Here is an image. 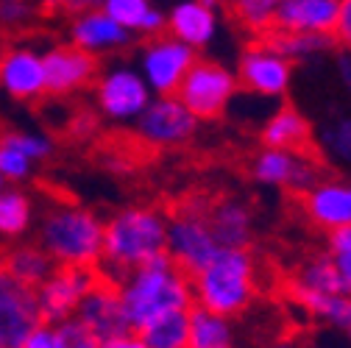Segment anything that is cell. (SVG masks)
Segmentation results:
<instances>
[{"label": "cell", "instance_id": "cell-1", "mask_svg": "<svg viewBox=\"0 0 351 348\" xmlns=\"http://www.w3.org/2000/svg\"><path fill=\"white\" fill-rule=\"evenodd\" d=\"M123 310L128 323L140 332L154 318L170 310H190L193 307V279L170 259L167 251L156 253L145 265L128 271L117 282Z\"/></svg>", "mask_w": 351, "mask_h": 348}, {"label": "cell", "instance_id": "cell-21", "mask_svg": "<svg viewBox=\"0 0 351 348\" xmlns=\"http://www.w3.org/2000/svg\"><path fill=\"white\" fill-rule=\"evenodd\" d=\"M262 42H265V45H271L276 53H282L285 59H290L293 64H295V62L318 59V56L329 53V51L337 45L335 34L290 31V28H279V25H274L271 31L262 34Z\"/></svg>", "mask_w": 351, "mask_h": 348}, {"label": "cell", "instance_id": "cell-20", "mask_svg": "<svg viewBox=\"0 0 351 348\" xmlns=\"http://www.w3.org/2000/svg\"><path fill=\"white\" fill-rule=\"evenodd\" d=\"M340 14V0H285L276 25L290 31H310V34H335Z\"/></svg>", "mask_w": 351, "mask_h": 348}, {"label": "cell", "instance_id": "cell-44", "mask_svg": "<svg viewBox=\"0 0 351 348\" xmlns=\"http://www.w3.org/2000/svg\"><path fill=\"white\" fill-rule=\"evenodd\" d=\"M45 3H64V0H45Z\"/></svg>", "mask_w": 351, "mask_h": 348}, {"label": "cell", "instance_id": "cell-38", "mask_svg": "<svg viewBox=\"0 0 351 348\" xmlns=\"http://www.w3.org/2000/svg\"><path fill=\"white\" fill-rule=\"evenodd\" d=\"M335 39L337 45L351 51V0H340V14H337V25H335Z\"/></svg>", "mask_w": 351, "mask_h": 348}, {"label": "cell", "instance_id": "cell-11", "mask_svg": "<svg viewBox=\"0 0 351 348\" xmlns=\"http://www.w3.org/2000/svg\"><path fill=\"white\" fill-rule=\"evenodd\" d=\"M39 321L36 287L0 268V348H23Z\"/></svg>", "mask_w": 351, "mask_h": 348}, {"label": "cell", "instance_id": "cell-27", "mask_svg": "<svg viewBox=\"0 0 351 348\" xmlns=\"http://www.w3.org/2000/svg\"><path fill=\"white\" fill-rule=\"evenodd\" d=\"M190 312V348H229L234 343L232 318L201 303H193Z\"/></svg>", "mask_w": 351, "mask_h": 348}, {"label": "cell", "instance_id": "cell-45", "mask_svg": "<svg viewBox=\"0 0 351 348\" xmlns=\"http://www.w3.org/2000/svg\"><path fill=\"white\" fill-rule=\"evenodd\" d=\"M0 59H3V51H0Z\"/></svg>", "mask_w": 351, "mask_h": 348}, {"label": "cell", "instance_id": "cell-41", "mask_svg": "<svg viewBox=\"0 0 351 348\" xmlns=\"http://www.w3.org/2000/svg\"><path fill=\"white\" fill-rule=\"evenodd\" d=\"M332 256H335V253H332ZM335 262H337L340 276H343V282H346V287H348V293H351V253H340V256H335Z\"/></svg>", "mask_w": 351, "mask_h": 348}, {"label": "cell", "instance_id": "cell-37", "mask_svg": "<svg viewBox=\"0 0 351 348\" xmlns=\"http://www.w3.org/2000/svg\"><path fill=\"white\" fill-rule=\"evenodd\" d=\"M23 348H62L59 345V334H56V323L39 321L34 326V332L28 334V340H25Z\"/></svg>", "mask_w": 351, "mask_h": 348}, {"label": "cell", "instance_id": "cell-17", "mask_svg": "<svg viewBox=\"0 0 351 348\" xmlns=\"http://www.w3.org/2000/svg\"><path fill=\"white\" fill-rule=\"evenodd\" d=\"M70 42L93 56H104L125 48L131 42V31L123 23H117L112 14H106L101 6L98 9L93 6L78 12L75 20L70 23Z\"/></svg>", "mask_w": 351, "mask_h": 348}, {"label": "cell", "instance_id": "cell-12", "mask_svg": "<svg viewBox=\"0 0 351 348\" xmlns=\"http://www.w3.org/2000/svg\"><path fill=\"white\" fill-rule=\"evenodd\" d=\"M237 81L256 98L279 101L293 86V62L276 53L265 42H259V45L243 51L237 64Z\"/></svg>", "mask_w": 351, "mask_h": 348}, {"label": "cell", "instance_id": "cell-26", "mask_svg": "<svg viewBox=\"0 0 351 348\" xmlns=\"http://www.w3.org/2000/svg\"><path fill=\"white\" fill-rule=\"evenodd\" d=\"M140 348H190V312L170 310L137 332Z\"/></svg>", "mask_w": 351, "mask_h": 348}, {"label": "cell", "instance_id": "cell-13", "mask_svg": "<svg viewBox=\"0 0 351 348\" xmlns=\"http://www.w3.org/2000/svg\"><path fill=\"white\" fill-rule=\"evenodd\" d=\"M254 182L262 187H276V190H293V192H306L321 182L318 164L306 159L301 151H287V148H262L254 156L251 164Z\"/></svg>", "mask_w": 351, "mask_h": 348}, {"label": "cell", "instance_id": "cell-16", "mask_svg": "<svg viewBox=\"0 0 351 348\" xmlns=\"http://www.w3.org/2000/svg\"><path fill=\"white\" fill-rule=\"evenodd\" d=\"M45 56V75L51 95H70L84 90L93 78H98V56L86 53L78 45H56Z\"/></svg>", "mask_w": 351, "mask_h": 348}, {"label": "cell", "instance_id": "cell-39", "mask_svg": "<svg viewBox=\"0 0 351 348\" xmlns=\"http://www.w3.org/2000/svg\"><path fill=\"white\" fill-rule=\"evenodd\" d=\"M326 245H329V253H335V256L351 253V223L326 232Z\"/></svg>", "mask_w": 351, "mask_h": 348}, {"label": "cell", "instance_id": "cell-34", "mask_svg": "<svg viewBox=\"0 0 351 348\" xmlns=\"http://www.w3.org/2000/svg\"><path fill=\"white\" fill-rule=\"evenodd\" d=\"M0 140H6L9 145H14L17 151H23L34 162H45L53 153V142L45 134H39V132H9V134H3Z\"/></svg>", "mask_w": 351, "mask_h": 348}, {"label": "cell", "instance_id": "cell-32", "mask_svg": "<svg viewBox=\"0 0 351 348\" xmlns=\"http://www.w3.org/2000/svg\"><path fill=\"white\" fill-rule=\"evenodd\" d=\"M321 148L335 164L351 170V114H337L324 123Z\"/></svg>", "mask_w": 351, "mask_h": 348}, {"label": "cell", "instance_id": "cell-43", "mask_svg": "<svg viewBox=\"0 0 351 348\" xmlns=\"http://www.w3.org/2000/svg\"><path fill=\"white\" fill-rule=\"evenodd\" d=\"M204 3L212 6V9H217V6H221V0H204Z\"/></svg>", "mask_w": 351, "mask_h": 348}, {"label": "cell", "instance_id": "cell-4", "mask_svg": "<svg viewBox=\"0 0 351 348\" xmlns=\"http://www.w3.org/2000/svg\"><path fill=\"white\" fill-rule=\"evenodd\" d=\"M193 279V303L221 315H240L254 301V259L245 248H221L209 262L190 276Z\"/></svg>", "mask_w": 351, "mask_h": 348}, {"label": "cell", "instance_id": "cell-9", "mask_svg": "<svg viewBox=\"0 0 351 348\" xmlns=\"http://www.w3.org/2000/svg\"><path fill=\"white\" fill-rule=\"evenodd\" d=\"M195 53L198 51L190 48L187 42L162 31V34L148 36V42L140 51L137 70L148 81L154 95H170V92L179 90V84L184 81L187 70L195 64V59H198Z\"/></svg>", "mask_w": 351, "mask_h": 348}, {"label": "cell", "instance_id": "cell-14", "mask_svg": "<svg viewBox=\"0 0 351 348\" xmlns=\"http://www.w3.org/2000/svg\"><path fill=\"white\" fill-rule=\"evenodd\" d=\"M101 276L95 273V268H67V265H59L45 282L36 284V301H39L42 321L59 323V321L75 315L81 298L90 293V287Z\"/></svg>", "mask_w": 351, "mask_h": 348}, {"label": "cell", "instance_id": "cell-47", "mask_svg": "<svg viewBox=\"0 0 351 348\" xmlns=\"http://www.w3.org/2000/svg\"><path fill=\"white\" fill-rule=\"evenodd\" d=\"M348 340H351V332H348Z\"/></svg>", "mask_w": 351, "mask_h": 348}, {"label": "cell", "instance_id": "cell-2", "mask_svg": "<svg viewBox=\"0 0 351 348\" xmlns=\"http://www.w3.org/2000/svg\"><path fill=\"white\" fill-rule=\"evenodd\" d=\"M167 245V217L159 209L128 206L104 226V279L120 282L128 271L145 265Z\"/></svg>", "mask_w": 351, "mask_h": 348}, {"label": "cell", "instance_id": "cell-18", "mask_svg": "<svg viewBox=\"0 0 351 348\" xmlns=\"http://www.w3.org/2000/svg\"><path fill=\"white\" fill-rule=\"evenodd\" d=\"M167 34L176 39L187 42L190 48L204 51L212 45V39L217 36V9L206 6L204 0H179L167 12Z\"/></svg>", "mask_w": 351, "mask_h": 348}, {"label": "cell", "instance_id": "cell-19", "mask_svg": "<svg viewBox=\"0 0 351 348\" xmlns=\"http://www.w3.org/2000/svg\"><path fill=\"white\" fill-rule=\"evenodd\" d=\"M304 212L324 232L351 223V184L348 182H318L304 192Z\"/></svg>", "mask_w": 351, "mask_h": 348}, {"label": "cell", "instance_id": "cell-40", "mask_svg": "<svg viewBox=\"0 0 351 348\" xmlns=\"http://www.w3.org/2000/svg\"><path fill=\"white\" fill-rule=\"evenodd\" d=\"M335 75H337V81H340V90L348 95V101H351V51H340L337 56H335Z\"/></svg>", "mask_w": 351, "mask_h": 348}, {"label": "cell", "instance_id": "cell-28", "mask_svg": "<svg viewBox=\"0 0 351 348\" xmlns=\"http://www.w3.org/2000/svg\"><path fill=\"white\" fill-rule=\"evenodd\" d=\"M0 268L9 271L12 276H17L20 282L36 287V284H42L56 271V262L51 259V253L36 243V245H14L3 256V265H0Z\"/></svg>", "mask_w": 351, "mask_h": 348}, {"label": "cell", "instance_id": "cell-3", "mask_svg": "<svg viewBox=\"0 0 351 348\" xmlns=\"http://www.w3.org/2000/svg\"><path fill=\"white\" fill-rule=\"evenodd\" d=\"M104 221L84 206L56 203L39 221V245L56 265L95 268L104 256Z\"/></svg>", "mask_w": 351, "mask_h": 348}, {"label": "cell", "instance_id": "cell-8", "mask_svg": "<svg viewBox=\"0 0 351 348\" xmlns=\"http://www.w3.org/2000/svg\"><path fill=\"white\" fill-rule=\"evenodd\" d=\"M223 245L217 243L212 223H209V212L187 206L179 214L167 217V245L165 251L170 259L179 265L184 273H198L209 259L221 251Z\"/></svg>", "mask_w": 351, "mask_h": 348}, {"label": "cell", "instance_id": "cell-25", "mask_svg": "<svg viewBox=\"0 0 351 348\" xmlns=\"http://www.w3.org/2000/svg\"><path fill=\"white\" fill-rule=\"evenodd\" d=\"M98 6L117 23H123L131 34L154 36L167 28V14H162L151 0H101Z\"/></svg>", "mask_w": 351, "mask_h": 348}, {"label": "cell", "instance_id": "cell-33", "mask_svg": "<svg viewBox=\"0 0 351 348\" xmlns=\"http://www.w3.org/2000/svg\"><path fill=\"white\" fill-rule=\"evenodd\" d=\"M34 159H28L23 151H17L14 145H9L6 140H0V179L3 184H23L31 179L34 173Z\"/></svg>", "mask_w": 351, "mask_h": 348}, {"label": "cell", "instance_id": "cell-5", "mask_svg": "<svg viewBox=\"0 0 351 348\" xmlns=\"http://www.w3.org/2000/svg\"><path fill=\"white\" fill-rule=\"evenodd\" d=\"M75 315L90 329L98 348H140L137 332L125 318L123 298L114 282L98 279L81 298Z\"/></svg>", "mask_w": 351, "mask_h": 348}, {"label": "cell", "instance_id": "cell-23", "mask_svg": "<svg viewBox=\"0 0 351 348\" xmlns=\"http://www.w3.org/2000/svg\"><path fill=\"white\" fill-rule=\"evenodd\" d=\"M313 140V128L298 109L282 106L276 109L265 125H262V145L268 148H287V151H304Z\"/></svg>", "mask_w": 351, "mask_h": 348}, {"label": "cell", "instance_id": "cell-10", "mask_svg": "<svg viewBox=\"0 0 351 348\" xmlns=\"http://www.w3.org/2000/svg\"><path fill=\"white\" fill-rule=\"evenodd\" d=\"M198 123L201 120L187 109V103L176 92H170V95H154L145 112L134 120V128L145 145L176 148L195 137Z\"/></svg>", "mask_w": 351, "mask_h": 348}, {"label": "cell", "instance_id": "cell-24", "mask_svg": "<svg viewBox=\"0 0 351 348\" xmlns=\"http://www.w3.org/2000/svg\"><path fill=\"white\" fill-rule=\"evenodd\" d=\"M212 232L223 248H245L254 234L251 209L240 201H221L209 209Z\"/></svg>", "mask_w": 351, "mask_h": 348}, {"label": "cell", "instance_id": "cell-6", "mask_svg": "<svg viewBox=\"0 0 351 348\" xmlns=\"http://www.w3.org/2000/svg\"><path fill=\"white\" fill-rule=\"evenodd\" d=\"M237 90L240 81L229 67L212 59H195L176 95L187 103V109L198 120H215L229 109V103L237 98Z\"/></svg>", "mask_w": 351, "mask_h": 348}, {"label": "cell", "instance_id": "cell-29", "mask_svg": "<svg viewBox=\"0 0 351 348\" xmlns=\"http://www.w3.org/2000/svg\"><path fill=\"white\" fill-rule=\"evenodd\" d=\"M34 223V203L20 190L0 187V237H23Z\"/></svg>", "mask_w": 351, "mask_h": 348}, {"label": "cell", "instance_id": "cell-46", "mask_svg": "<svg viewBox=\"0 0 351 348\" xmlns=\"http://www.w3.org/2000/svg\"><path fill=\"white\" fill-rule=\"evenodd\" d=\"M0 187H3V179H0Z\"/></svg>", "mask_w": 351, "mask_h": 348}, {"label": "cell", "instance_id": "cell-31", "mask_svg": "<svg viewBox=\"0 0 351 348\" xmlns=\"http://www.w3.org/2000/svg\"><path fill=\"white\" fill-rule=\"evenodd\" d=\"M285 0H229L232 17L251 34H265L276 25V14Z\"/></svg>", "mask_w": 351, "mask_h": 348}, {"label": "cell", "instance_id": "cell-15", "mask_svg": "<svg viewBox=\"0 0 351 348\" xmlns=\"http://www.w3.org/2000/svg\"><path fill=\"white\" fill-rule=\"evenodd\" d=\"M0 92L12 101H39L48 92L45 56L31 48H12L0 59Z\"/></svg>", "mask_w": 351, "mask_h": 348}, {"label": "cell", "instance_id": "cell-35", "mask_svg": "<svg viewBox=\"0 0 351 348\" xmlns=\"http://www.w3.org/2000/svg\"><path fill=\"white\" fill-rule=\"evenodd\" d=\"M56 334H59V345L62 348H98L95 337L90 334V329L84 326V321L78 315H70L64 321L56 323Z\"/></svg>", "mask_w": 351, "mask_h": 348}, {"label": "cell", "instance_id": "cell-7", "mask_svg": "<svg viewBox=\"0 0 351 348\" xmlns=\"http://www.w3.org/2000/svg\"><path fill=\"white\" fill-rule=\"evenodd\" d=\"M154 92L137 64H112L98 73L95 81V103L98 112L112 123H134Z\"/></svg>", "mask_w": 351, "mask_h": 348}, {"label": "cell", "instance_id": "cell-22", "mask_svg": "<svg viewBox=\"0 0 351 348\" xmlns=\"http://www.w3.org/2000/svg\"><path fill=\"white\" fill-rule=\"evenodd\" d=\"M290 295L301 310H306L313 318L329 323L337 332H351V293H318L293 284Z\"/></svg>", "mask_w": 351, "mask_h": 348}, {"label": "cell", "instance_id": "cell-30", "mask_svg": "<svg viewBox=\"0 0 351 348\" xmlns=\"http://www.w3.org/2000/svg\"><path fill=\"white\" fill-rule=\"evenodd\" d=\"M293 284L306 287V290H318V293H348L332 253H321V256L306 259Z\"/></svg>", "mask_w": 351, "mask_h": 348}, {"label": "cell", "instance_id": "cell-42", "mask_svg": "<svg viewBox=\"0 0 351 348\" xmlns=\"http://www.w3.org/2000/svg\"><path fill=\"white\" fill-rule=\"evenodd\" d=\"M64 3H67L70 9H75V12H84V9H93V6H98L101 0H64Z\"/></svg>", "mask_w": 351, "mask_h": 348}, {"label": "cell", "instance_id": "cell-36", "mask_svg": "<svg viewBox=\"0 0 351 348\" xmlns=\"http://www.w3.org/2000/svg\"><path fill=\"white\" fill-rule=\"evenodd\" d=\"M31 14L28 0H0V25H23Z\"/></svg>", "mask_w": 351, "mask_h": 348}]
</instances>
